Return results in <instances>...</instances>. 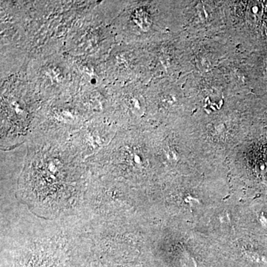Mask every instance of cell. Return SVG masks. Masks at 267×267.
Returning a JSON list of instances; mask_svg holds the SVG:
<instances>
[{"instance_id":"obj_1","label":"cell","mask_w":267,"mask_h":267,"mask_svg":"<svg viewBox=\"0 0 267 267\" xmlns=\"http://www.w3.org/2000/svg\"><path fill=\"white\" fill-rule=\"evenodd\" d=\"M28 78L34 92L49 100L62 96L74 81L72 64L59 54L34 61L28 70Z\"/></svg>"},{"instance_id":"obj_2","label":"cell","mask_w":267,"mask_h":267,"mask_svg":"<svg viewBox=\"0 0 267 267\" xmlns=\"http://www.w3.org/2000/svg\"><path fill=\"white\" fill-rule=\"evenodd\" d=\"M118 92L119 93L114 89L110 92L111 98H108V106H111L112 113L124 108L138 116L144 114L146 110V101L139 92L127 90Z\"/></svg>"},{"instance_id":"obj_3","label":"cell","mask_w":267,"mask_h":267,"mask_svg":"<svg viewBox=\"0 0 267 267\" xmlns=\"http://www.w3.org/2000/svg\"><path fill=\"white\" fill-rule=\"evenodd\" d=\"M124 160L133 168H140L146 164V158L139 150L128 148L124 153Z\"/></svg>"}]
</instances>
